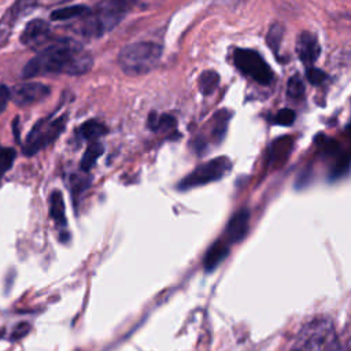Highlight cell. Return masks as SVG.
Instances as JSON below:
<instances>
[{
    "mask_svg": "<svg viewBox=\"0 0 351 351\" xmlns=\"http://www.w3.org/2000/svg\"><path fill=\"white\" fill-rule=\"evenodd\" d=\"M15 151L12 148H0V178L12 166Z\"/></svg>",
    "mask_w": 351,
    "mask_h": 351,
    "instance_id": "21",
    "label": "cell"
},
{
    "mask_svg": "<svg viewBox=\"0 0 351 351\" xmlns=\"http://www.w3.org/2000/svg\"><path fill=\"white\" fill-rule=\"evenodd\" d=\"M162 56V47L155 43H133L123 47L118 55V64L129 75L151 71Z\"/></svg>",
    "mask_w": 351,
    "mask_h": 351,
    "instance_id": "2",
    "label": "cell"
},
{
    "mask_svg": "<svg viewBox=\"0 0 351 351\" xmlns=\"http://www.w3.org/2000/svg\"><path fill=\"white\" fill-rule=\"evenodd\" d=\"M148 126L155 132H167L176 128V119L167 114L158 115L152 112L148 118Z\"/></svg>",
    "mask_w": 351,
    "mask_h": 351,
    "instance_id": "17",
    "label": "cell"
},
{
    "mask_svg": "<svg viewBox=\"0 0 351 351\" xmlns=\"http://www.w3.org/2000/svg\"><path fill=\"white\" fill-rule=\"evenodd\" d=\"M30 330V325L27 322H21L15 326V329L11 333V340H19L22 337H25Z\"/></svg>",
    "mask_w": 351,
    "mask_h": 351,
    "instance_id": "26",
    "label": "cell"
},
{
    "mask_svg": "<svg viewBox=\"0 0 351 351\" xmlns=\"http://www.w3.org/2000/svg\"><path fill=\"white\" fill-rule=\"evenodd\" d=\"M296 52L300 58V60L307 66L311 67L313 63L317 60V58L319 56L321 48L319 44L315 38V36H313L308 32H303L296 41Z\"/></svg>",
    "mask_w": 351,
    "mask_h": 351,
    "instance_id": "9",
    "label": "cell"
},
{
    "mask_svg": "<svg viewBox=\"0 0 351 351\" xmlns=\"http://www.w3.org/2000/svg\"><path fill=\"white\" fill-rule=\"evenodd\" d=\"M49 23L43 19L30 21L21 34V43L27 47H36L41 44L49 36Z\"/></svg>",
    "mask_w": 351,
    "mask_h": 351,
    "instance_id": "11",
    "label": "cell"
},
{
    "mask_svg": "<svg viewBox=\"0 0 351 351\" xmlns=\"http://www.w3.org/2000/svg\"><path fill=\"white\" fill-rule=\"evenodd\" d=\"M67 122V115H60L55 119H41L38 121L33 129L30 130L29 136L26 137L25 145L22 148V152L27 156H32L37 154L40 149L47 147L48 144L53 143L60 133L64 130Z\"/></svg>",
    "mask_w": 351,
    "mask_h": 351,
    "instance_id": "3",
    "label": "cell"
},
{
    "mask_svg": "<svg viewBox=\"0 0 351 351\" xmlns=\"http://www.w3.org/2000/svg\"><path fill=\"white\" fill-rule=\"evenodd\" d=\"M49 215L58 226L66 225V207L64 199L60 191L55 189L49 196Z\"/></svg>",
    "mask_w": 351,
    "mask_h": 351,
    "instance_id": "13",
    "label": "cell"
},
{
    "mask_svg": "<svg viewBox=\"0 0 351 351\" xmlns=\"http://www.w3.org/2000/svg\"><path fill=\"white\" fill-rule=\"evenodd\" d=\"M134 3H136V0H107L106 1L107 5H110L111 8L119 11L122 14H125L129 8H132Z\"/></svg>",
    "mask_w": 351,
    "mask_h": 351,
    "instance_id": "24",
    "label": "cell"
},
{
    "mask_svg": "<svg viewBox=\"0 0 351 351\" xmlns=\"http://www.w3.org/2000/svg\"><path fill=\"white\" fill-rule=\"evenodd\" d=\"M93 66V58L88 49L73 40H60L45 47L23 67V77L32 78L45 74L81 75Z\"/></svg>",
    "mask_w": 351,
    "mask_h": 351,
    "instance_id": "1",
    "label": "cell"
},
{
    "mask_svg": "<svg viewBox=\"0 0 351 351\" xmlns=\"http://www.w3.org/2000/svg\"><path fill=\"white\" fill-rule=\"evenodd\" d=\"M89 14H90V10L85 5H70V7L55 10L51 14V19L52 21H67L71 18H78L82 15H89Z\"/></svg>",
    "mask_w": 351,
    "mask_h": 351,
    "instance_id": "15",
    "label": "cell"
},
{
    "mask_svg": "<svg viewBox=\"0 0 351 351\" xmlns=\"http://www.w3.org/2000/svg\"><path fill=\"white\" fill-rule=\"evenodd\" d=\"M335 343L333 326L326 319H315L307 324L299 333L295 348L300 351H322Z\"/></svg>",
    "mask_w": 351,
    "mask_h": 351,
    "instance_id": "4",
    "label": "cell"
},
{
    "mask_svg": "<svg viewBox=\"0 0 351 351\" xmlns=\"http://www.w3.org/2000/svg\"><path fill=\"white\" fill-rule=\"evenodd\" d=\"M287 92L291 97L293 99H299L303 96L304 93V84L303 81L298 77V75H293L289 78L288 81V86H287Z\"/></svg>",
    "mask_w": 351,
    "mask_h": 351,
    "instance_id": "22",
    "label": "cell"
},
{
    "mask_svg": "<svg viewBox=\"0 0 351 351\" xmlns=\"http://www.w3.org/2000/svg\"><path fill=\"white\" fill-rule=\"evenodd\" d=\"M81 136L85 138V140H90V141H95L97 140L100 136L106 134L107 133V128L106 125H103L101 122L96 121V119H89L86 121L85 123H82L81 126Z\"/></svg>",
    "mask_w": 351,
    "mask_h": 351,
    "instance_id": "16",
    "label": "cell"
},
{
    "mask_svg": "<svg viewBox=\"0 0 351 351\" xmlns=\"http://www.w3.org/2000/svg\"><path fill=\"white\" fill-rule=\"evenodd\" d=\"M37 5V0H16L0 19V44L11 34L15 23Z\"/></svg>",
    "mask_w": 351,
    "mask_h": 351,
    "instance_id": "7",
    "label": "cell"
},
{
    "mask_svg": "<svg viewBox=\"0 0 351 351\" xmlns=\"http://www.w3.org/2000/svg\"><path fill=\"white\" fill-rule=\"evenodd\" d=\"M229 254V247L222 240H218L210 245L204 255L203 266L206 271H213Z\"/></svg>",
    "mask_w": 351,
    "mask_h": 351,
    "instance_id": "12",
    "label": "cell"
},
{
    "mask_svg": "<svg viewBox=\"0 0 351 351\" xmlns=\"http://www.w3.org/2000/svg\"><path fill=\"white\" fill-rule=\"evenodd\" d=\"M229 117H230V114L226 110H221L214 115V118H213V136L217 141L222 140V137L226 132Z\"/></svg>",
    "mask_w": 351,
    "mask_h": 351,
    "instance_id": "19",
    "label": "cell"
},
{
    "mask_svg": "<svg viewBox=\"0 0 351 351\" xmlns=\"http://www.w3.org/2000/svg\"><path fill=\"white\" fill-rule=\"evenodd\" d=\"M219 84V75L214 70L203 71L199 77V89L203 95L213 93Z\"/></svg>",
    "mask_w": 351,
    "mask_h": 351,
    "instance_id": "18",
    "label": "cell"
},
{
    "mask_svg": "<svg viewBox=\"0 0 351 351\" xmlns=\"http://www.w3.org/2000/svg\"><path fill=\"white\" fill-rule=\"evenodd\" d=\"M230 167H232V163L226 156L214 158L197 166L192 173L184 177L178 184V189L186 191L191 188L206 185L213 181H218L229 173Z\"/></svg>",
    "mask_w": 351,
    "mask_h": 351,
    "instance_id": "5",
    "label": "cell"
},
{
    "mask_svg": "<svg viewBox=\"0 0 351 351\" xmlns=\"http://www.w3.org/2000/svg\"><path fill=\"white\" fill-rule=\"evenodd\" d=\"M236 67L245 75L252 77L256 82L267 85L273 81V71L262 56L252 49H236L233 55Z\"/></svg>",
    "mask_w": 351,
    "mask_h": 351,
    "instance_id": "6",
    "label": "cell"
},
{
    "mask_svg": "<svg viewBox=\"0 0 351 351\" xmlns=\"http://www.w3.org/2000/svg\"><path fill=\"white\" fill-rule=\"evenodd\" d=\"M306 74H307V80L313 85H318V84H321L326 78V74L322 70L317 69V67H307Z\"/></svg>",
    "mask_w": 351,
    "mask_h": 351,
    "instance_id": "25",
    "label": "cell"
},
{
    "mask_svg": "<svg viewBox=\"0 0 351 351\" xmlns=\"http://www.w3.org/2000/svg\"><path fill=\"white\" fill-rule=\"evenodd\" d=\"M348 130H350V136H351V126H350V128H348Z\"/></svg>",
    "mask_w": 351,
    "mask_h": 351,
    "instance_id": "28",
    "label": "cell"
},
{
    "mask_svg": "<svg viewBox=\"0 0 351 351\" xmlns=\"http://www.w3.org/2000/svg\"><path fill=\"white\" fill-rule=\"evenodd\" d=\"M292 351H300V350H298V348H293V350H292Z\"/></svg>",
    "mask_w": 351,
    "mask_h": 351,
    "instance_id": "29",
    "label": "cell"
},
{
    "mask_svg": "<svg viewBox=\"0 0 351 351\" xmlns=\"http://www.w3.org/2000/svg\"><path fill=\"white\" fill-rule=\"evenodd\" d=\"M248 222H250V211L245 208H241L233 214V217L229 219L226 229H225V237L229 243H237L244 239L247 230H248Z\"/></svg>",
    "mask_w": 351,
    "mask_h": 351,
    "instance_id": "10",
    "label": "cell"
},
{
    "mask_svg": "<svg viewBox=\"0 0 351 351\" xmlns=\"http://www.w3.org/2000/svg\"><path fill=\"white\" fill-rule=\"evenodd\" d=\"M295 121V112L289 108H282L280 110L276 117H274V122L277 125H282V126H288V125H292Z\"/></svg>",
    "mask_w": 351,
    "mask_h": 351,
    "instance_id": "23",
    "label": "cell"
},
{
    "mask_svg": "<svg viewBox=\"0 0 351 351\" xmlns=\"http://www.w3.org/2000/svg\"><path fill=\"white\" fill-rule=\"evenodd\" d=\"M10 99H11V90L5 85L0 84V114L5 108Z\"/></svg>",
    "mask_w": 351,
    "mask_h": 351,
    "instance_id": "27",
    "label": "cell"
},
{
    "mask_svg": "<svg viewBox=\"0 0 351 351\" xmlns=\"http://www.w3.org/2000/svg\"><path fill=\"white\" fill-rule=\"evenodd\" d=\"M282 36H284V27H282V25H280V23H274V25L270 27V30H269V33H267V36H266V41H267L270 49H271L276 55H278V48H280V44H281Z\"/></svg>",
    "mask_w": 351,
    "mask_h": 351,
    "instance_id": "20",
    "label": "cell"
},
{
    "mask_svg": "<svg viewBox=\"0 0 351 351\" xmlns=\"http://www.w3.org/2000/svg\"><path fill=\"white\" fill-rule=\"evenodd\" d=\"M49 88L44 84L38 82H25L21 85H16L11 90V99L18 106H29L38 100H43L49 95Z\"/></svg>",
    "mask_w": 351,
    "mask_h": 351,
    "instance_id": "8",
    "label": "cell"
},
{
    "mask_svg": "<svg viewBox=\"0 0 351 351\" xmlns=\"http://www.w3.org/2000/svg\"><path fill=\"white\" fill-rule=\"evenodd\" d=\"M103 151H104V147H103V144H101L100 141H97V140L92 141V143L88 145V148L85 149L84 155H82V159H81V169H82L84 171H89V170L93 167V165L96 163V160L101 156Z\"/></svg>",
    "mask_w": 351,
    "mask_h": 351,
    "instance_id": "14",
    "label": "cell"
}]
</instances>
